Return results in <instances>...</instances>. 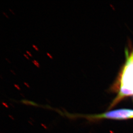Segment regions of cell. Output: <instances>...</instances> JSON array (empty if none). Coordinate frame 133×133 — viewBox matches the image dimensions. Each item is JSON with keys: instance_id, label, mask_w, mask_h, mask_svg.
Listing matches in <instances>:
<instances>
[{"instance_id": "obj_6", "label": "cell", "mask_w": 133, "mask_h": 133, "mask_svg": "<svg viewBox=\"0 0 133 133\" xmlns=\"http://www.w3.org/2000/svg\"><path fill=\"white\" fill-rule=\"evenodd\" d=\"M27 53V54H29V56H31V54H30V53L29 52V51H26Z\"/></svg>"}, {"instance_id": "obj_2", "label": "cell", "mask_w": 133, "mask_h": 133, "mask_svg": "<svg viewBox=\"0 0 133 133\" xmlns=\"http://www.w3.org/2000/svg\"><path fill=\"white\" fill-rule=\"evenodd\" d=\"M88 118L92 119H110L125 120L133 118V110L122 109L110 111L101 114L90 115Z\"/></svg>"}, {"instance_id": "obj_5", "label": "cell", "mask_w": 133, "mask_h": 133, "mask_svg": "<svg viewBox=\"0 0 133 133\" xmlns=\"http://www.w3.org/2000/svg\"><path fill=\"white\" fill-rule=\"evenodd\" d=\"M47 54H48V56H49V57H50V58H52V57L51 56H50V54H49V53H47Z\"/></svg>"}, {"instance_id": "obj_4", "label": "cell", "mask_w": 133, "mask_h": 133, "mask_svg": "<svg viewBox=\"0 0 133 133\" xmlns=\"http://www.w3.org/2000/svg\"><path fill=\"white\" fill-rule=\"evenodd\" d=\"M33 46L34 48H35V49H36V50H38V48H37L36 46H35V45H33Z\"/></svg>"}, {"instance_id": "obj_1", "label": "cell", "mask_w": 133, "mask_h": 133, "mask_svg": "<svg viewBox=\"0 0 133 133\" xmlns=\"http://www.w3.org/2000/svg\"><path fill=\"white\" fill-rule=\"evenodd\" d=\"M128 55L121 76L119 92L111 107L117 104L124 97L133 95V50L129 56Z\"/></svg>"}, {"instance_id": "obj_8", "label": "cell", "mask_w": 133, "mask_h": 133, "mask_svg": "<svg viewBox=\"0 0 133 133\" xmlns=\"http://www.w3.org/2000/svg\"><path fill=\"white\" fill-rule=\"evenodd\" d=\"M24 55L26 57L27 59H29V57H28V56H27L26 55H25V54H24Z\"/></svg>"}, {"instance_id": "obj_3", "label": "cell", "mask_w": 133, "mask_h": 133, "mask_svg": "<svg viewBox=\"0 0 133 133\" xmlns=\"http://www.w3.org/2000/svg\"><path fill=\"white\" fill-rule=\"evenodd\" d=\"M33 63H34V64H35V65L37 66L38 67H39V63L37 62L36 61V60H34V61H33Z\"/></svg>"}, {"instance_id": "obj_7", "label": "cell", "mask_w": 133, "mask_h": 133, "mask_svg": "<svg viewBox=\"0 0 133 133\" xmlns=\"http://www.w3.org/2000/svg\"><path fill=\"white\" fill-rule=\"evenodd\" d=\"M14 85H15V86H16V88H18V89H19V87H18L17 85H16V84H15Z\"/></svg>"}]
</instances>
